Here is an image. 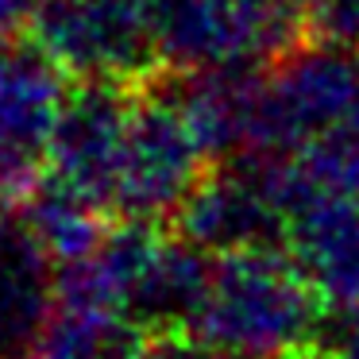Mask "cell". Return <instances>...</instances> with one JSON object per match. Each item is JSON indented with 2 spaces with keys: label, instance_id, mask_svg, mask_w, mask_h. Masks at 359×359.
I'll list each match as a JSON object with an SVG mask.
<instances>
[{
  "label": "cell",
  "instance_id": "obj_7",
  "mask_svg": "<svg viewBox=\"0 0 359 359\" xmlns=\"http://www.w3.org/2000/svg\"><path fill=\"white\" fill-rule=\"evenodd\" d=\"M286 255L325 313L359 305V197L305 182L286 209Z\"/></svg>",
  "mask_w": 359,
  "mask_h": 359
},
{
  "label": "cell",
  "instance_id": "obj_9",
  "mask_svg": "<svg viewBox=\"0 0 359 359\" xmlns=\"http://www.w3.org/2000/svg\"><path fill=\"white\" fill-rule=\"evenodd\" d=\"M163 240L166 232L158 220L120 217L89 255L55 266V305L124 317Z\"/></svg>",
  "mask_w": 359,
  "mask_h": 359
},
{
  "label": "cell",
  "instance_id": "obj_12",
  "mask_svg": "<svg viewBox=\"0 0 359 359\" xmlns=\"http://www.w3.org/2000/svg\"><path fill=\"white\" fill-rule=\"evenodd\" d=\"M101 201H93L89 194H81L78 186L55 178V174H43L39 186L27 194V201L16 209V217L24 220V228L35 236L43 251L50 255V263H70L81 259L104 240L109 232V217Z\"/></svg>",
  "mask_w": 359,
  "mask_h": 359
},
{
  "label": "cell",
  "instance_id": "obj_16",
  "mask_svg": "<svg viewBox=\"0 0 359 359\" xmlns=\"http://www.w3.org/2000/svg\"><path fill=\"white\" fill-rule=\"evenodd\" d=\"M128 359H220V355L189 328H163V332H143Z\"/></svg>",
  "mask_w": 359,
  "mask_h": 359
},
{
  "label": "cell",
  "instance_id": "obj_14",
  "mask_svg": "<svg viewBox=\"0 0 359 359\" xmlns=\"http://www.w3.org/2000/svg\"><path fill=\"white\" fill-rule=\"evenodd\" d=\"M297 163L317 186L359 197V104L344 112L332 128H325L313 143H305L297 151Z\"/></svg>",
  "mask_w": 359,
  "mask_h": 359
},
{
  "label": "cell",
  "instance_id": "obj_13",
  "mask_svg": "<svg viewBox=\"0 0 359 359\" xmlns=\"http://www.w3.org/2000/svg\"><path fill=\"white\" fill-rule=\"evenodd\" d=\"M140 336V328L120 313L55 305L24 359H128Z\"/></svg>",
  "mask_w": 359,
  "mask_h": 359
},
{
  "label": "cell",
  "instance_id": "obj_8",
  "mask_svg": "<svg viewBox=\"0 0 359 359\" xmlns=\"http://www.w3.org/2000/svg\"><path fill=\"white\" fill-rule=\"evenodd\" d=\"M263 66H205V70L170 74V93L186 112L194 135L209 151L212 163L248 155L259 143L263 120Z\"/></svg>",
  "mask_w": 359,
  "mask_h": 359
},
{
  "label": "cell",
  "instance_id": "obj_20",
  "mask_svg": "<svg viewBox=\"0 0 359 359\" xmlns=\"http://www.w3.org/2000/svg\"><path fill=\"white\" fill-rule=\"evenodd\" d=\"M0 217H4V212H0Z\"/></svg>",
  "mask_w": 359,
  "mask_h": 359
},
{
  "label": "cell",
  "instance_id": "obj_5",
  "mask_svg": "<svg viewBox=\"0 0 359 359\" xmlns=\"http://www.w3.org/2000/svg\"><path fill=\"white\" fill-rule=\"evenodd\" d=\"M359 104V55L297 43L266 70L255 151L297 155Z\"/></svg>",
  "mask_w": 359,
  "mask_h": 359
},
{
  "label": "cell",
  "instance_id": "obj_10",
  "mask_svg": "<svg viewBox=\"0 0 359 359\" xmlns=\"http://www.w3.org/2000/svg\"><path fill=\"white\" fill-rule=\"evenodd\" d=\"M70 81L32 35L0 43V140L47 163L58 116L74 89Z\"/></svg>",
  "mask_w": 359,
  "mask_h": 359
},
{
  "label": "cell",
  "instance_id": "obj_18",
  "mask_svg": "<svg viewBox=\"0 0 359 359\" xmlns=\"http://www.w3.org/2000/svg\"><path fill=\"white\" fill-rule=\"evenodd\" d=\"M35 4L39 0H0V43L20 39V32L35 16Z\"/></svg>",
  "mask_w": 359,
  "mask_h": 359
},
{
  "label": "cell",
  "instance_id": "obj_3",
  "mask_svg": "<svg viewBox=\"0 0 359 359\" xmlns=\"http://www.w3.org/2000/svg\"><path fill=\"white\" fill-rule=\"evenodd\" d=\"M170 74L274 66L302 43V0H147Z\"/></svg>",
  "mask_w": 359,
  "mask_h": 359
},
{
  "label": "cell",
  "instance_id": "obj_17",
  "mask_svg": "<svg viewBox=\"0 0 359 359\" xmlns=\"http://www.w3.org/2000/svg\"><path fill=\"white\" fill-rule=\"evenodd\" d=\"M320 340H325L340 359H359V305H355V309L325 313Z\"/></svg>",
  "mask_w": 359,
  "mask_h": 359
},
{
  "label": "cell",
  "instance_id": "obj_19",
  "mask_svg": "<svg viewBox=\"0 0 359 359\" xmlns=\"http://www.w3.org/2000/svg\"><path fill=\"white\" fill-rule=\"evenodd\" d=\"M278 359H340L332 348H328L325 340H309V344H302V348H294V351H286V355H278Z\"/></svg>",
  "mask_w": 359,
  "mask_h": 359
},
{
  "label": "cell",
  "instance_id": "obj_1",
  "mask_svg": "<svg viewBox=\"0 0 359 359\" xmlns=\"http://www.w3.org/2000/svg\"><path fill=\"white\" fill-rule=\"evenodd\" d=\"M325 305L286 248L212 259V278L194 332L220 359H278L317 340Z\"/></svg>",
  "mask_w": 359,
  "mask_h": 359
},
{
  "label": "cell",
  "instance_id": "obj_4",
  "mask_svg": "<svg viewBox=\"0 0 359 359\" xmlns=\"http://www.w3.org/2000/svg\"><path fill=\"white\" fill-rule=\"evenodd\" d=\"M163 86L166 78L135 93L116 178V205H112L120 217L158 220V224L174 220V212L209 174L212 163L174 93Z\"/></svg>",
  "mask_w": 359,
  "mask_h": 359
},
{
  "label": "cell",
  "instance_id": "obj_11",
  "mask_svg": "<svg viewBox=\"0 0 359 359\" xmlns=\"http://www.w3.org/2000/svg\"><path fill=\"white\" fill-rule=\"evenodd\" d=\"M212 278V255L194 248L182 236H166L158 255L151 259L147 274L140 278L124 317L140 332H163V328H189L194 332L197 313L205 305Z\"/></svg>",
  "mask_w": 359,
  "mask_h": 359
},
{
  "label": "cell",
  "instance_id": "obj_2",
  "mask_svg": "<svg viewBox=\"0 0 359 359\" xmlns=\"http://www.w3.org/2000/svg\"><path fill=\"white\" fill-rule=\"evenodd\" d=\"M27 35L74 81L147 89L170 74L147 0H39Z\"/></svg>",
  "mask_w": 359,
  "mask_h": 359
},
{
  "label": "cell",
  "instance_id": "obj_15",
  "mask_svg": "<svg viewBox=\"0 0 359 359\" xmlns=\"http://www.w3.org/2000/svg\"><path fill=\"white\" fill-rule=\"evenodd\" d=\"M302 43L359 55V0H302Z\"/></svg>",
  "mask_w": 359,
  "mask_h": 359
},
{
  "label": "cell",
  "instance_id": "obj_6",
  "mask_svg": "<svg viewBox=\"0 0 359 359\" xmlns=\"http://www.w3.org/2000/svg\"><path fill=\"white\" fill-rule=\"evenodd\" d=\"M135 93L140 89L116 81H78L66 97V109L50 140L47 170L101 201L104 209L116 205V178Z\"/></svg>",
  "mask_w": 359,
  "mask_h": 359
}]
</instances>
